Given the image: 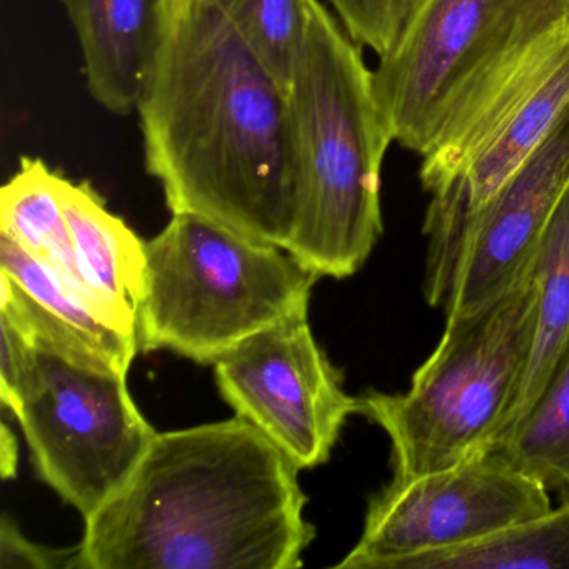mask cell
Here are the masks:
<instances>
[{
	"instance_id": "52a82bcc",
	"label": "cell",
	"mask_w": 569,
	"mask_h": 569,
	"mask_svg": "<svg viewBox=\"0 0 569 569\" xmlns=\"http://www.w3.org/2000/svg\"><path fill=\"white\" fill-rule=\"evenodd\" d=\"M31 345L6 402L18 418L39 478L89 518L134 471L158 432L128 389V369L102 352Z\"/></svg>"
},
{
	"instance_id": "44dd1931",
	"label": "cell",
	"mask_w": 569,
	"mask_h": 569,
	"mask_svg": "<svg viewBox=\"0 0 569 569\" xmlns=\"http://www.w3.org/2000/svg\"><path fill=\"white\" fill-rule=\"evenodd\" d=\"M0 568L79 569V546L49 548L29 541L14 519L4 515L0 522Z\"/></svg>"
},
{
	"instance_id": "e0dca14e",
	"label": "cell",
	"mask_w": 569,
	"mask_h": 569,
	"mask_svg": "<svg viewBox=\"0 0 569 569\" xmlns=\"http://www.w3.org/2000/svg\"><path fill=\"white\" fill-rule=\"evenodd\" d=\"M486 451L569 498V346L535 405Z\"/></svg>"
},
{
	"instance_id": "5bb4252c",
	"label": "cell",
	"mask_w": 569,
	"mask_h": 569,
	"mask_svg": "<svg viewBox=\"0 0 569 569\" xmlns=\"http://www.w3.org/2000/svg\"><path fill=\"white\" fill-rule=\"evenodd\" d=\"M61 179L42 159L22 158L18 172L0 191V234L11 238L48 268L66 291L99 318L76 259L71 228L62 208Z\"/></svg>"
},
{
	"instance_id": "2e32d148",
	"label": "cell",
	"mask_w": 569,
	"mask_h": 569,
	"mask_svg": "<svg viewBox=\"0 0 569 569\" xmlns=\"http://www.w3.org/2000/svg\"><path fill=\"white\" fill-rule=\"evenodd\" d=\"M569 569V498L558 508L456 548L421 552L392 569Z\"/></svg>"
},
{
	"instance_id": "ba28073f",
	"label": "cell",
	"mask_w": 569,
	"mask_h": 569,
	"mask_svg": "<svg viewBox=\"0 0 569 569\" xmlns=\"http://www.w3.org/2000/svg\"><path fill=\"white\" fill-rule=\"evenodd\" d=\"M569 189V108L521 168L479 208L426 214V299L446 319L485 308L535 264L542 234Z\"/></svg>"
},
{
	"instance_id": "7402d4cb",
	"label": "cell",
	"mask_w": 569,
	"mask_h": 569,
	"mask_svg": "<svg viewBox=\"0 0 569 569\" xmlns=\"http://www.w3.org/2000/svg\"><path fill=\"white\" fill-rule=\"evenodd\" d=\"M18 439L12 435L8 422H2V429H0V475H2V478H16V475H18Z\"/></svg>"
},
{
	"instance_id": "9a60e30c",
	"label": "cell",
	"mask_w": 569,
	"mask_h": 569,
	"mask_svg": "<svg viewBox=\"0 0 569 569\" xmlns=\"http://www.w3.org/2000/svg\"><path fill=\"white\" fill-rule=\"evenodd\" d=\"M538 284V319L528 366L498 441L535 405L569 346V189L556 208L532 264Z\"/></svg>"
},
{
	"instance_id": "4fadbf2b",
	"label": "cell",
	"mask_w": 569,
	"mask_h": 569,
	"mask_svg": "<svg viewBox=\"0 0 569 569\" xmlns=\"http://www.w3.org/2000/svg\"><path fill=\"white\" fill-rule=\"evenodd\" d=\"M61 199L79 271L91 291L99 318L114 331L138 339L146 241L109 211L89 182L62 178Z\"/></svg>"
},
{
	"instance_id": "3957f363",
	"label": "cell",
	"mask_w": 569,
	"mask_h": 569,
	"mask_svg": "<svg viewBox=\"0 0 569 569\" xmlns=\"http://www.w3.org/2000/svg\"><path fill=\"white\" fill-rule=\"evenodd\" d=\"M286 99L295 181L286 251L318 278H349L382 234L381 171L392 136L361 46L319 0Z\"/></svg>"
},
{
	"instance_id": "7a4b0ae2",
	"label": "cell",
	"mask_w": 569,
	"mask_h": 569,
	"mask_svg": "<svg viewBox=\"0 0 569 569\" xmlns=\"http://www.w3.org/2000/svg\"><path fill=\"white\" fill-rule=\"evenodd\" d=\"M299 468L236 418L156 435L86 518L79 569H296L315 539Z\"/></svg>"
},
{
	"instance_id": "9c48e42d",
	"label": "cell",
	"mask_w": 569,
	"mask_h": 569,
	"mask_svg": "<svg viewBox=\"0 0 569 569\" xmlns=\"http://www.w3.org/2000/svg\"><path fill=\"white\" fill-rule=\"evenodd\" d=\"M541 482L485 451L412 478H392L369 502L358 545L336 568L392 569L551 511Z\"/></svg>"
},
{
	"instance_id": "ac0fdd59",
	"label": "cell",
	"mask_w": 569,
	"mask_h": 569,
	"mask_svg": "<svg viewBox=\"0 0 569 569\" xmlns=\"http://www.w3.org/2000/svg\"><path fill=\"white\" fill-rule=\"evenodd\" d=\"M269 74L288 89L301 58L312 0H214Z\"/></svg>"
},
{
	"instance_id": "5b68a950",
	"label": "cell",
	"mask_w": 569,
	"mask_h": 569,
	"mask_svg": "<svg viewBox=\"0 0 569 569\" xmlns=\"http://www.w3.org/2000/svg\"><path fill=\"white\" fill-rule=\"evenodd\" d=\"M536 319L531 269L485 308L446 319L438 348L408 392L359 398V415L389 436L395 478L449 468L495 442L525 376Z\"/></svg>"
},
{
	"instance_id": "8992f818",
	"label": "cell",
	"mask_w": 569,
	"mask_h": 569,
	"mask_svg": "<svg viewBox=\"0 0 569 569\" xmlns=\"http://www.w3.org/2000/svg\"><path fill=\"white\" fill-rule=\"evenodd\" d=\"M569 32V0H416L372 71L392 141L425 158L529 56Z\"/></svg>"
},
{
	"instance_id": "277c9868",
	"label": "cell",
	"mask_w": 569,
	"mask_h": 569,
	"mask_svg": "<svg viewBox=\"0 0 569 569\" xmlns=\"http://www.w3.org/2000/svg\"><path fill=\"white\" fill-rule=\"evenodd\" d=\"M318 279L278 246L172 214L146 241L139 349L214 366L258 332L308 315Z\"/></svg>"
},
{
	"instance_id": "6da1fadb",
	"label": "cell",
	"mask_w": 569,
	"mask_h": 569,
	"mask_svg": "<svg viewBox=\"0 0 569 569\" xmlns=\"http://www.w3.org/2000/svg\"><path fill=\"white\" fill-rule=\"evenodd\" d=\"M146 169L172 214L288 248L295 181L286 89L214 0H168L139 96Z\"/></svg>"
},
{
	"instance_id": "ffe728a7",
	"label": "cell",
	"mask_w": 569,
	"mask_h": 569,
	"mask_svg": "<svg viewBox=\"0 0 569 569\" xmlns=\"http://www.w3.org/2000/svg\"><path fill=\"white\" fill-rule=\"evenodd\" d=\"M352 41L378 58L395 46L416 0H329Z\"/></svg>"
},
{
	"instance_id": "d6986e66",
	"label": "cell",
	"mask_w": 569,
	"mask_h": 569,
	"mask_svg": "<svg viewBox=\"0 0 569 569\" xmlns=\"http://www.w3.org/2000/svg\"><path fill=\"white\" fill-rule=\"evenodd\" d=\"M0 269L9 272L32 298L38 299L59 318L88 332L92 338L132 365L139 351L138 339L129 338L109 328L88 306L82 305L71 292L66 291L58 278L48 268L36 261L21 246L8 236L0 234Z\"/></svg>"
},
{
	"instance_id": "8fae6325",
	"label": "cell",
	"mask_w": 569,
	"mask_h": 569,
	"mask_svg": "<svg viewBox=\"0 0 569 569\" xmlns=\"http://www.w3.org/2000/svg\"><path fill=\"white\" fill-rule=\"evenodd\" d=\"M216 382L236 416L251 422L296 466L331 458L359 398L316 341L308 315L286 319L249 338L214 365Z\"/></svg>"
},
{
	"instance_id": "7c38bea8",
	"label": "cell",
	"mask_w": 569,
	"mask_h": 569,
	"mask_svg": "<svg viewBox=\"0 0 569 569\" xmlns=\"http://www.w3.org/2000/svg\"><path fill=\"white\" fill-rule=\"evenodd\" d=\"M59 2L81 46L89 94L112 114H131L158 49L168 0Z\"/></svg>"
},
{
	"instance_id": "30bf717a",
	"label": "cell",
	"mask_w": 569,
	"mask_h": 569,
	"mask_svg": "<svg viewBox=\"0 0 569 569\" xmlns=\"http://www.w3.org/2000/svg\"><path fill=\"white\" fill-rule=\"evenodd\" d=\"M569 108V32L529 56L482 96L422 158L428 214L485 204L541 146Z\"/></svg>"
}]
</instances>
